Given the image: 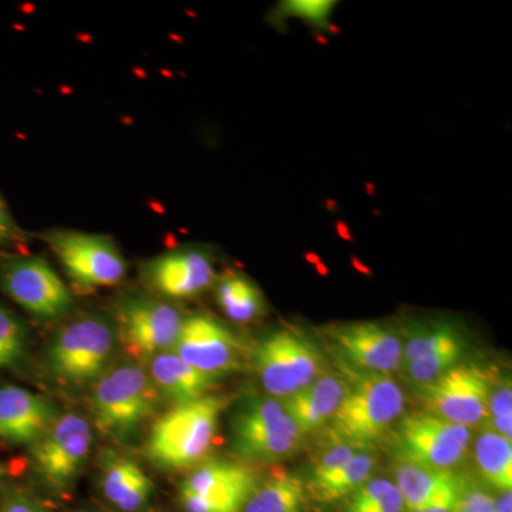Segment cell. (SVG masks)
Wrapping results in <instances>:
<instances>
[{"label":"cell","mask_w":512,"mask_h":512,"mask_svg":"<svg viewBox=\"0 0 512 512\" xmlns=\"http://www.w3.org/2000/svg\"><path fill=\"white\" fill-rule=\"evenodd\" d=\"M225 404L217 396L175 404L154 421L146 443L148 458L165 470L197 467L210 453Z\"/></svg>","instance_id":"cell-1"},{"label":"cell","mask_w":512,"mask_h":512,"mask_svg":"<svg viewBox=\"0 0 512 512\" xmlns=\"http://www.w3.org/2000/svg\"><path fill=\"white\" fill-rule=\"evenodd\" d=\"M352 372V379L346 380L345 397L330 420L329 431L359 447L370 448L402 417L406 396L392 376L355 369Z\"/></svg>","instance_id":"cell-2"},{"label":"cell","mask_w":512,"mask_h":512,"mask_svg":"<svg viewBox=\"0 0 512 512\" xmlns=\"http://www.w3.org/2000/svg\"><path fill=\"white\" fill-rule=\"evenodd\" d=\"M160 397L147 370L136 363H120L110 366L93 384L90 407L97 427L124 441L156 412Z\"/></svg>","instance_id":"cell-3"},{"label":"cell","mask_w":512,"mask_h":512,"mask_svg":"<svg viewBox=\"0 0 512 512\" xmlns=\"http://www.w3.org/2000/svg\"><path fill=\"white\" fill-rule=\"evenodd\" d=\"M113 323L100 315L77 316L62 326L46 349L50 375L69 386L94 384L110 367L116 349Z\"/></svg>","instance_id":"cell-4"},{"label":"cell","mask_w":512,"mask_h":512,"mask_svg":"<svg viewBox=\"0 0 512 512\" xmlns=\"http://www.w3.org/2000/svg\"><path fill=\"white\" fill-rule=\"evenodd\" d=\"M305 439L282 400L271 396H249L229 416L232 450L254 463H276L291 457Z\"/></svg>","instance_id":"cell-5"},{"label":"cell","mask_w":512,"mask_h":512,"mask_svg":"<svg viewBox=\"0 0 512 512\" xmlns=\"http://www.w3.org/2000/svg\"><path fill=\"white\" fill-rule=\"evenodd\" d=\"M255 369L265 392L284 400L325 375L318 346L302 333L276 330L255 349Z\"/></svg>","instance_id":"cell-6"},{"label":"cell","mask_w":512,"mask_h":512,"mask_svg":"<svg viewBox=\"0 0 512 512\" xmlns=\"http://www.w3.org/2000/svg\"><path fill=\"white\" fill-rule=\"evenodd\" d=\"M92 446L89 421L82 414H62L30 446L33 470L47 490L59 495L69 493L89 460Z\"/></svg>","instance_id":"cell-7"},{"label":"cell","mask_w":512,"mask_h":512,"mask_svg":"<svg viewBox=\"0 0 512 512\" xmlns=\"http://www.w3.org/2000/svg\"><path fill=\"white\" fill-rule=\"evenodd\" d=\"M393 440L399 461L454 470L467 456L471 430L433 413L416 412L400 417Z\"/></svg>","instance_id":"cell-8"},{"label":"cell","mask_w":512,"mask_h":512,"mask_svg":"<svg viewBox=\"0 0 512 512\" xmlns=\"http://www.w3.org/2000/svg\"><path fill=\"white\" fill-rule=\"evenodd\" d=\"M43 239L79 288H109L119 285L127 274L126 259L106 235L52 229L43 234Z\"/></svg>","instance_id":"cell-9"},{"label":"cell","mask_w":512,"mask_h":512,"mask_svg":"<svg viewBox=\"0 0 512 512\" xmlns=\"http://www.w3.org/2000/svg\"><path fill=\"white\" fill-rule=\"evenodd\" d=\"M404 376L416 387L439 379L448 370L461 365L467 342L461 329L447 319H414L403 325Z\"/></svg>","instance_id":"cell-10"},{"label":"cell","mask_w":512,"mask_h":512,"mask_svg":"<svg viewBox=\"0 0 512 512\" xmlns=\"http://www.w3.org/2000/svg\"><path fill=\"white\" fill-rule=\"evenodd\" d=\"M0 286L23 311L42 322H56L69 315L74 306L69 288L39 256L13 255L3 259Z\"/></svg>","instance_id":"cell-11"},{"label":"cell","mask_w":512,"mask_h":512,"mask_svg":"<svg viewBox=\"0 0 512 512\" xmlns=\"http://www.w3.org/2000/svg\"><path fill=\"white\" fill-rule=\"evenodd\" d=\"M116 313L117 339L134 359L151 360L173 350L185 319L177 306L151 296H127Z\"/></svg>","instance_id":"cell-12"},{"label":"cell","mask_w":512,"mask_h":512,"mask_svg":"<svg viewBox=\"0 0 512 512\" xmlns=\"http://www.w3.org/2000/svg\"><path fill=\"white\" fill-rule=\"evenodd\" d=\"M258 484L251 467L210 461L184 478L178 504L183 512H242Z\"/></svg>","instance_id":"cell-13"},{"label":"cell","mask_w":512,"mask_h":512,"mask_svg":"<svg viewBox=\"0 0 512 512\" xmlns=\"http://www.w3.org/2000/svg\"><path fill=\"white\" fill-rule=\"evenodd\" d=\"M491 387L493 383L484 370L458 365L417 389L426 412L473 429L487 421Z\"/></svg>","instance_id":"cell-14"},{"label":"cell","mask_w":512,"mask_h":512,"mask_svg":"<svg viewBox=\"0 0 512 512\" xmlns=\"http://www.w3.org/2000/svg\"><path fill=\"white\" fill-rule=\"evenodd\" d=\"M173 352L198 372L218 380L238 369L242 348L231 330L197 313L185 316Z\"/></svg>","instance_id":"cell-15"},{"label":"cell","mask_w":512,"mask_h":512,"mask_svg":"<svg viewBox=\"0 0 512 512\" xmlns=\"http://www.w3.org/2000/svg\"><path fill=\"white\" fill-rule=\"evenodd\" d=\"M329 338L352 369L390 376L402 366L400 333L380 322H350L332 326Z\"/></svg>","instance_id":"cell-16"},{"label":"cell","mask_w":512,"mask_h":512,"mask_svg":"<svg viewBox=\"0 0 512 512\" xmlns=\"http://www.w3.org/2000/svg\"><path fill=\"white\" fill-rule=\"evenodd\" d=\"M144 278L164 298H195L214 284V262L204 249H173L148 261Z\"/></svg>","instance_id":"cell-17"},{"label":"cell","mask_w":512,"mask_h":512,"mask_svg":"<svg viewBox=\"0 0 512 512\" xmlns=\"http://www.w3.org/2000/svg\"><path fill=\"white\" fill-rule=\"evenodd\" d=\"M60 414L42 394L18 386L0 387V440L12 446H32Z\"/></svg>","instance_id":"cell-18"},{"label":"cell","mask_w":512,"mask_h":512,"mask_svg":"<svg viewBox=\"0 0 512 512\" xmlns=\"http://www.w3.org/2000/svg\"><path fill=\"white\" fill-rule=\"evenodd\" d=\"M394 483L403 495L407 512L443 507L453 510L467 480L454 470H439L399 461Z\"/></svg>","instance_id":"cell-19"},{"label":"cell","mask_w":512,"mask_h":512,"mask_svg":"<svg viewBox=\"0 0 512 512\" xmlns=\"http://www.w3.org/2000/svg\"><path fill=\"white\" fill-rule=\"evenodd\" d=\"M100 490L121 512H143L153 500L156 485L140 464L107 450L100 458Z\"/></svg>","instance_id":"cell-20"},{"label":"cell","mask_w":512,"mask_h":512,"mask_svg":"<svg viewBox=\"0 0 512 512\" xmlns=\"http://www.w3.org/2000/svg\"><path fill=\"white\" fill-rule=\"evenodd\" d=\"M348 383L342 377L325 373L309 386L282 400L286 412L301 431L303 437L325 427L335 416Z\"/></svg>","instance_id":"cell-21"},{"label":"cell","mask_w":512,"mask_h":512,"mask_svg":"<svg viewBox=\"0 0 512 512\" xmlns=\"http://www.w3.org/2000/svg\"><path fill=\"white\" fill-rule=\"evenodd\" d=\"M148 375L161 396L175 404L195 402L214 389L217 379L198 372L175 355L173 350L150 360Z\"/></svg>","instance_id":"cell-22"},{"label":"cell","mask_w":512,"mask_h":512,"mask_svg":"<svg viewBox=\"0 0 512 512\" xmlns=\"http://www.w3.org/2000/svg\"><path fill=\"white\" fill-rule=\"evenodd\" d=\"M311 505L305 481L281 468L259 481L242 512H309Z\"/></svg>","instance_id":"cell-23"},{"label":"cell","mask_w":512,"mask_h":512,"mask_svg":"<svg viewBox=\"0 0 512 512\" xmlns=\"http://www.w3.org/2000/svg\"><path fill=\"white\" fill-rule=\"evenodd\" d=\"M377 458L370 448H363L349 463L340 467L335 473L316 481L305 484L312 503L335 505L355 493L360 485L365 484L375 474Z\"/></svg>","instance_id":"cell-24"},{"label":"cell","mask_w":512,"mask_h":512,"mask_svg":"<svg viewBox=\"0 0 512 512\" xmlns=\"http://www.w3.org/2000/svg\"><path fill=\"white\" fill-rule=\"evenodd\" d=\"M215 298L221 311L237 323H249L266 311L264 293L248 276L229 272L218 279Z\"/></svg>","instance_id":"cell-25"},{"label":"cell","mask_w":512,"mask_h":512,"mask_svg":"<svg viewBox=\"0 0 512 512\" xmlns=\"http://www.w3.org/2000/svg\"><path fill=\"white\" fill-rule=\"evenodd\" d=\"M474 460L478 474L485 484L498 494L512 490V447L511 441L485 430L474 444Z\"/></svg>","instance_id":"cell-26"},{"label":"cell","mask_w":512,"mask_h":512,"mask_svg":"<svg viewBox=\"0 0 512 512\" xmlns=\"http://www.w3.org/2000/svg\"><path fill=\"white\" fill-rule=\"evenodd\" d=\"M340 512H407V508L394 480L373 476L340 503Z\"/></svg>","instance_id":"cell-27"},{"label":"cell","mask_w":512,"mask_h":512,"mask_svg":"<svg viewBox=\"0 0 512 512\" xmlns=\"http://www.w3.org/2000/svg\"><path fill=\"white\" fill-rule=\"evenodd\" d=\"M29 332L25 322L0 305V369L15 366L28 349Z\"/></svg>","instance_id":"cell-28"},{"label":"cell","mask_w":512,"mask_h":512,"mask_svg":"<svg viewBox=\"0 0 512 512\" xmlns=\"http://www.w3.org/2000/svg\"><path fill=\"white\" fill-rule=\"evenodd\" d=\"M360 450H363V448L352 443V441L340 439V437L330 434V443L315 458L308 478L303 481H305V484H312L323 480V478L330 476L340 467L349 463Z\"/></svg>","instance_id":"cell-29"},{"label":"cell","mask_w":512,"mask_h":512,"mask_svg":"<svg viewBox=\"0 0 512 512\" xmlns=\"http://www.w3.org/2000/svg\"><path fill=\"white\" fill-rule=\"evenodd\" d=\"M488 423L491 430L512 441V392L511 383L504 382L491 387L488 399Z\"/></svg>","instance_id":"cell-30"},{"label":"cell","mask_w":512,"mask_h":512,"mask_svg":"<svg viewBox=\"0 0 512 512\" xmlns=\"http://www.w3.org/2000/svg\"><path fill=\"white\" fill-rule=\"evenodd\" d=\"M335 5V2L329 0H289L282 3L281 10L282 16L286 18L302 19L315 28L326 29Z\"/></svg>","instance_id":"cell-31"},{"label":"cell","mask_w":512,"mask_h":512,"mask_svg":"<svg viewBox=\"0 0 512 512\" xmlns=\"http://www.w3.org/2000/svg\"><path fill=\"white\" fill-rule=\"evenodd\" d=\"M453 512H498L495 508L494 497L477 485L467 481L458 497Z\"/></svg>","instance_id":"cell-32"},{"label":"cell","mask_w":512,"mask_h":512,"mask_svg":"<svg viewBox=\"0 0 512 512\" xmlns=\"http://www.w3.org/2000/svg\"><path fill=\"white\" fill-rule=\"evenodd\" d=\"M0 512H49L45 510L36 500L25 493H10L6 495Z\"/></svg>","instance_id":"cell-33"},{"label":"cell","mask_w":512,"mask_h":512,"mask_svg":"<svg viewBox=\"0 0 512 512\" xmlns=\"http://www.w3.org/2000/svg\"><path fill=\"white\" fill-rule=\"evenodd\" d=\"M20 231L15 220H13L12 214H10L8 205L0 195V247L5 245L6 242L12 241V239L18 238Z\"/></svg>","instance_id":"cell-34"},{"label":"cell","mask_w":512,"mask_h":512,"mask_svg":"<svg viewBox=\"0 0 512 512\" xmlns=\"http://www.w3.org/2000/svg\"><path fill=\"white\" fill-rule=\"evenodd\" d=\"M511 491L498 494V498H494L495 508L498 512H511Z\"/></svg>","instance_id":"cell-35"},{"label":"cell","mask_w":512,"mask_h":512,"mask_svg":"<svg viewBox=\"0 0 512 512\" xmlns=\"http://www.w3.org/2000/svg\"><path fill=\"white\" fill-rule=\"evenodd\" d=\"M413 512H453V510H448V508L443 507H431V508H424V510H417Z\"/></svg>","instance_id":"cell-36"},{"label":"cell","mask_w":512,"mask_h":512,"mask_svg":"<svg viewBox=\"0 0 512 512\" xmlns=\"http://www.w3.org/2000/svg\"><path fill=\"white\" fill-rule=\"evenodd\" d=\"M6 470L2 466H0V483H2L3 477H5Z\"/></svg>","instance_id":"cell-37"},{"label":"cell","mask_w":512,"mask_h":512,"mask_svg":"<svg viewBox=\"0 0 512 512\" xmlns=\"http://www.w3.org/2000/svg\"><path fill=\"white\" fill-rule=\"evenodd\" d=\"M80 512H96V511H80Z\"/></svg>","instance_id":"cell-38"}]
</instances>
